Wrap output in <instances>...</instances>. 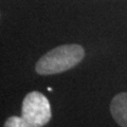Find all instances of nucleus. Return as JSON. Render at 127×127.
<instances>
[{
  "mask_svg": "<svg viewBox=\"0 0 127 127\" xmlns=\"http://www.w3.org/2000/svg\"><path fill=\"white\" fill-rule=\"evenodd\" d=\"M85 56L79 45H63L54 48L39 58L35 69L40 75H52L65 72L78 65Z\"/></svg>",
  "mask_w": 127,
  "mask_h": 127,
  "instance_id": "nucleus-1",
  "label": "nucleus"
},
{
  "mask_svg": "<svg viewBox=\"0 0 127 127\" xmlns=\"http://www.w3.org/2000/svg\"><path fill=\"white\" fill-rule=\"evenodd\" d=\"M22 118L32 127H42L50 122L52 112L48 98L38 91H32L23 98Z\"/></svg>",
  "mask_w": 127,
  "mask_h": 127,
  "instance_id": "nucleus-2",
  "label": "nucleus"
},
{
  "mask_svg": "<svg viewBox=\"0 0 127 127\" xmlns=\"http://www.w3.org/2000/svg\"><path fill=\"white\" fill-rule=\"evenodd\" d=\"M110 112L121 127H127V93H119L112 98Z\"/></svg>",
  "mask_w": 127,
  "mask_h": 127,
  "instance_id": "nucleus-3",
  "label": "nucleus"
},
{
  "mask_svg": "<svg viewBox=\"0 0 127 127\" xmlns=\"http://www.w3.org/2000/svg\"><path fill=\"white\" fill-rule=\"evenodd\" d=\"M3 127H32L22 117H10L4 123Z\"/></svg>",
  "mask_w": 127,
  "mask_h": 127,
  "instance_id": "nucleus-4",
  "label": "nucleus"
}]
</instances>
